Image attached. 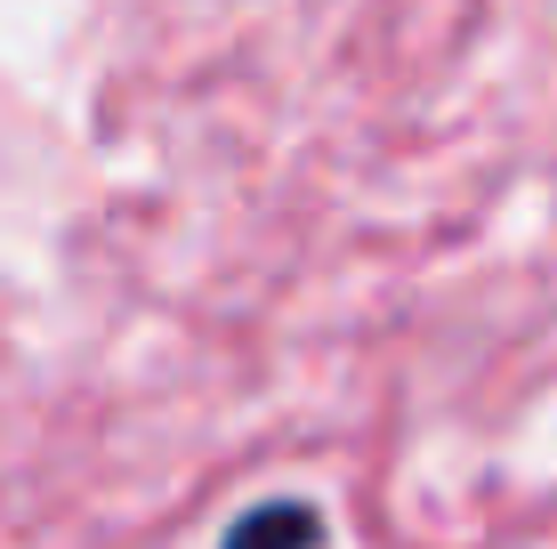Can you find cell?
<instances>
[{
	"label": "cell",
	"mask_w": 557,
	"mask_h": 549,
	"mask_svg": "<svg viewBox=\"0 0 557 549\" xmlns=\"http://www.w3.org/2000/svg\"><path fill=\"white\" fill-rule=\"evenodd\" d=\"M315 541H323V525H315V509H299V501H267L226 534V549H315Z\"/></svg>",
	"instance_id": "cell-1"
}]
</instances>
